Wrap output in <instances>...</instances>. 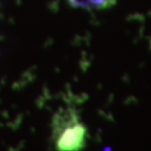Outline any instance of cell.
Returning a JSON list of instances; mask_svg holds the SVG:
<instances>
[{
  "label": "cell",
  "mask_w": 151,
  "mask_h": 151,
  "mask_svg": "<svg viewBox=\"0 0 151 151\" xmlns=\"http://www.w3.org/2000/svg\"><path fill=\"white\" fill-rule=\"evenodd\" d=\"M52 144L55 151H83L88 141V129L73 107H62L50 122Z\"/></svg>",
  "instance_id": "1"
},
{
  "label": "cell",
  "mask_w": 151,
  "mask_h": 151,
  "mask_svg": "<svg viewBox=\"0 0 151 151\" xmlns=\"http://www.w3.org/2000/svg\"><path fill=\"white\" fill-rule=\"evenodd\" d=\"M116 0H70L73 5L86 9H106L115 4Z\"/></svg>",
  "instance_id": "2"
}]
</instances>
